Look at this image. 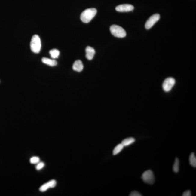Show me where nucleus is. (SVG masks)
Instances as JSON below:
<instances>
[{
    "instance_id": "nucleus-12",
    "label": "nucleus",
    "mask_w": 196,
    "mask_h": 196,
    "mask_svg": "<svg viewBox=\"0 0 196 196\" xmlns=\"http://www.w3.org/2000/svg\"><path fill=\"white\" fill-rule=\"evenodd\" d=\"M135 141V139L134 138H128L124 139V140L122 141L121 144L123 145L124 147L127 146L134 143Z\"/></svg>"
},
{
    "instance_id": "nucleus-15",
    "label": "nucleus",
    "mask_w": 196,
    "mask_h": 196,
    "mask_svg": "<svg viewBox=\"0 0 196 196\" xmlns=\"http://www.w3.org/2000/svg\"><path fill=\"white\" fill-rule=\"evenodd\" d=\"M124 148V146L121 143L117 145L113 150V155H116L117 154L119 153Z\"/></svg>"
},
{
    "instance_id": "nucleus-10",
    "label": "nucleus",
    "mask_w": 196,
    "mask_h": 196,
    "mask_svg": "<svg viewBox=\"0 0 196 196\" xmlns=\"http://www.w3.org/2000/svg\"><path fill=\"white\" fill-rule=\"evenodd\" d=\"M72 68L73 70L80 72L83 71L84 66L81 61L78 60H77L74 63L73 65Z\"/></svg>"
},
{
    "instance_id": "nucleus-17",
    "label": "nucleus",
    "mask_w": 196,
    "mask_h": 196,
    "mask_svg": "<svg viewBox=\"0 0 196 196\" xmlns=\"http://www.w3.org/2000/svg\"><path fill=\"white\" fill-rule=\"evenodd\" d=\"M40 162V158L38 157H33L30 159V162L31 164H37Z\"/></svg>"
},
{
    "instance_id": "nucleus-11",
    "label": "nucleus",
    "mask_w": 196,
    "mask_h": 196,
    "mask_svg": "<svg viewBox=\"0 0 196 196\" xmlns=\"http://www.w3.org/2000/svg\"><path fill=\"white\" fill-rule=\"evenodd\" d=\"M42 62L44 63L47 65L50 66H57V62L54 59H51L47 58L46 57H43L42 59Z\"/></svg>"
},
{
    "instance_id": "nucleus-3",
    "label": "nucleus",
    "mask_w": 196,
    "mask_h": 196,
    "mask_svg": "<svg viewBox=\"0 0 196 196\" xmlns=\"http://www.w3.org/2000/svg\"><path fill=\"white\" fill-rule=\"evenodd\" d=\"M111 34L116 37L123 38L127 35L126 31L122 27L117 25H113L110 27Z\"/></svg>"
},
{
    "instance_id": "nucleus-16",
    "label": "nucleus",
    "mask_w": 196,
    "mask_h": 196,
    "mask_svg": "<svg viewBox=\"0 0 196 196\" xmlns=\"http://www.w3.org/2000/svg\"><path fill=\"white\" fill-rule=\"evenodd\" d=\"M179 159L176 158L175 160V161L173 166V170L176 173H177L179 171Z\"/></svg>"
},
{
    "instance_id": "nucleus-18",
    "label": "nucleus",
    "mask_w": 196,
    "mask_h": 196,
    "mask_svg": "<svg viewBox=\"0 0 196 196\" xmlns=\"http://www.w3.org/2000/svg\"><path fill=\"white\" fill-rule=\"evenodd\" d=\"M45 164L43 162H39L37 164L36 166V169L37 170H40L42 169L44 167Z\"/></svg>"
},
{
    "instance_id": "nucleus-8",
    "label": "nucleus",
    "mask_w": 196,
    "mask_h": 196,
    "mask_svg": "<svg viewBox=\"0 0 196 196\" xmlns=\"http://www.w3.org/2000/svg\"><path fill=\"white\" fill-rule=\"evenodd\" d=\"M57 183L55 180H51L48 182L42 185L39 188V190L41 192L46 191L49 188H55L57 185Z\"/></svg>"
},
{
    "instance_id": "nucleus-5",
    "label": "nucleus",
    "mask_w": 196,
    "mask_h": 196,
    "mask_svg": "<svg viewBox=\"0 0 196 196\" xmlns=\"http://www.w3.org/2000/svg\"><path fill=\"white\" fill-rule=\"evenodd\" d=\"M176 83V81L173 78H166L163 82L162 85L163 88L166 92L170 91Z\"/></svg>"
},
{
    "instance_id": "nucleus-14",
    "label": "nucleus",
    "mask_w": 196,
    "mask_h": 196,
    "mask_svg": "<svg viewBox=\"0 0 196 196\" xmlns=\"http://www.w3.org/2000/svg\"><path fill=\"white\" fill-rule=\"evenodd\" d=\"M189 162L190 165L192 167H196V158L195 153L192 152L190 155Z\"/></svg>"
},
{
    "instance_id": "nucleus-7",
    "label": "nucleus",
    "mask_w": 196,
    "mask_h": 196,
    "mask_svg": "<svg viewBox=\"0 0 196 196\" xmlns=\"http://www.w3.org/2000/svg\"><path fill=\"white\" fill-rule=\"evenodd\" d=\"M134 7L130 4H122L117 6L115 8L116 11L120 12H127L132 11Z\"/></svg>"
},
{
    "instance_id": "nucleus-1",
    "label": "nucleus",
    "mask_w": 196,
    "mask_h": 196,
    "mask_svg": "<svg viewBox=\"0 0 196 196\" xmlns=\"http://www.w3.org/2000/svg\"><path fill=\"white\" fill-rule=\"evenodd\" d=\"M97 10L95 8L87 9L82 12L80 15V19L82 22L88 23L95 16Z\"/></svg>"
},
{
    "instance_id": "nucleus-9",
    "label": "nucleus",
    "mask_w": 196,
    "mask_h": 196,
    "mask_svg": "<svg viewBox=\"0 0 196 196\" xmlns=\"http://www.w3.org/2000/svg\"><path fill=\"white\" fill-rule=\"evenodd\" d=\"M86 57L89 60H91L94 57L96 52L94 49L90 46H87L85 49Z\"/></svg>"
},
{
    "instance_id": "nucleus-19",
    "label": "nucleus",
    "mask_w": 196,
    "mask_h": 196,
    "mask_svg": "<svg viewBox=\"0 0 196 196\" xmlns=\"http://www.w3.org/2000/svg\"><path fill=\"white\" fill-rule=\"evenodd\" d=\"M130 196H142V195L139 192L136 191H133L130 194Z\"/></svg>"
},
{
    "instance_id": "nucleus-13",
    "label": "nucleus",
    "mask_w": 196,
    "mask_h": 196,
    "mask_svg": "<svg viewBox=\"0 0 196 196\" xmlns=\"http://www.w3.org/2000/svg\"><path fill=\"white\" fill-rule=\"evenodd\" d=\"M51 57L53 59H57L60 55V52L57 49H53L49 52Z\"/></svg>"
},
{
    "instance_id": "nucleus-4",
    "label": "nucleus",
    "mask_w": 196,
    "mask_h": 196,
    "mask_svg": "<svg viewBox=\"0 0 196 196\" xmlns=\"http://www.w3.org/2000/svg\"><path fill=\"white\" fill-rule=\"evenodd\" d=\"M142 178L145 183L153 185L155 183V176L153 171L150 170L143 173L142 176Z\"/></svg>"
},
{
    "instance_id": "nucleus-6",
    "label": "nucleus",
    "mask_w": 196,
    "mask_h": 196,
    "mask_svg": "<svg viewBox=\"0 0 196 196\" xmlns=\"http://www.w3.org/2000/svg\"><path fill=\"white\" fill-rule=\"evenodd\" d=\"M160 15L158 14H155L150 17L147 20L145 23V27L147 29H149L155 25L157 22L160 20Z\"/></svg>"
},
{
    "instance_id": "nucleus-2",
    "label": "nucleus",
    "mask_w": 196,
    "mask_h": 196,
    "mask_svg": "<svg viewBox=\"0 0 196 196\" xmlns=\"http://www.w3.org/2000/svg\"><path fill=\"white\" fill-rule=\"evenodd\" d=\"M41 41L39 36L35 35L32 36L30 43L31 51L35 53H39L41 49Z\"/></svg>"
},
{
    "instance_id": "nucleus-20",
    "label": "nucleus",
    "mask_w": 196,
    "mask_h": 196,
    "mask_svg": "<svg viewBox=\"0 0 196 196\" xmlns=\"http://www.w3.org/2000/svg\"><path fill=\"white\" fill-rule=\"evenodd\" d=\"M191 195V192L189 190H188L185 191L183 194L182 196H190Z\"/></svg>"
}]
</instances>
